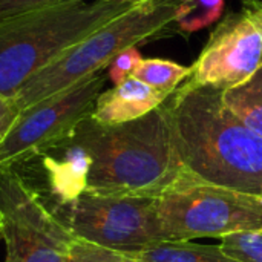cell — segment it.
<instances>
[{"instance_id":"cell-1","label":"cell","mask_w":262,"mask_h":262,"mask_svg":"<svg viewBox=\"0 0 262 262\" xmlns=\"http://www.w3.org/2000/svg\"><path fill=\"white\" fill-rule=\"evenodd\" d=\"M68 140L91 157L92 193L157 200L186 170L164 103L123 124H100L88 117Z\"/></svg>"},{"instance_id":"cell-2","label":"cell","mask_w":262,"mask_h":262,"mask_svg":"<svg viewBox=\"0 0 262 262\" xmlns=\"http://www.w3.org/2000/svg\"><path fill=\"white\" fill-rule=\"evenodd\" d=\"M180 158L210 184L262 196V137L249 129L212 88H178L166 101Z\"/></svg>"},{"instance_id":"cell-3","label":"cell","mask_w":262,"mask_h":262,"mask_svg":"<svg viewBox=\"0 0 262 262\" xmlns=\"http://www.w3.org/2000/svg\"><path fill=\"white\" fill-rule=\"evenodd\" d=\"M144 0H72L0 20V94L20 88L89 34Z\"/></svg>"},{"instance_id":"cell-4","label":"cell","mask_w":262,"mask_h":262,"mask_svg":"<svg viewBox=\"0 0 262 262\" xmlns=\"http://www.w3.org/2000/svg\"><path fill=\"white\" fill-rule=\"evenodd\" d=\"M178 0H144L112 18L31 77L15 94L18 112L107 69L124 49L146 43L175 26Z\"/></svg>"},{"instance_id":"cell-5","label":"cell","mask_w":262,"mask_h":262,"mask_svg":"<svg viewBox=\"0 0 262 262\" xmlns=\"http://www.w3.org/2000/svg\"><path fill=\"white\" fill-rule=\"evenodd\" d=\"M164 241L223 238L262 229V196L210 184L184 170L157 198Z\"/></svg>"},{"instance_id":"cell-6","label":"cell","mask_w":262,"mask_h":262,"mask_svg":"<svg viewBox=\"0 0 262 262\" xmlns=\"http://www.w3.org/2000/svg\"><path fill=\"white\" fill-rule=\"evenodd\" d=\"M0 227L5 262H69L74 233L14 169L0 172Z\"/></svg>"},{"instance_id":"cell-7","label":"cell","mask_w":262,"mask_h":262,"mask_svg":"<svg viewBox=\"0 0 262 262\" xmlns=\"http://www.w3.org/2000/svg\"><path fill=\"white\" fill-rule=\"evenodd\" d=\"M106 71L52 95L18 114L0 141V172L21 166L68 140L91 117L103 92Z\"/></svg>"},{"instance_id":"cell-8","label":"cell","mask_w":262,"mask_h":262,"mask_svg":"<svg viewBox=\"0 0 262 262\" xmlns=\"http://www.w3.org/2000/svg\"><path fill=\"white\" fill-rule=\"evenodd\" d=\"M261 64L262 0H243L212 29L181 88L224 92L247 81Z\"/></svg>"},{"instance_id":"cell-9","label":"cell","mask_w":262,"mask_h":262,"mask_svg":"<svg viewBox=\"0 0 262 262\" xmlns=\"http://www.w3.org/2000/svg\"><path fill=\"white\" fill-rule=\"evenodd\" d=\"M60 210L75 238L120 253L138 252L164 241L154 198L84 192Z\"/></svg>"},{"instance_id":"cell-10","label":"cell","mask_w":262,"mask_h":262,"mask_svg":"<svg viewBox=\"0 0 262 262\" xmlns=\"http://www.w3.org/2000/svg\"><path fill=\"white\" fill-rule=\"evenodd\" d=\"M38 158H41L48 187L60 207L75 203L88 192L91 157L81 146L64 140Z\"/></svg>"},{"instance_id":"cell-11","label":"cell","mask_w":262,"mask_h":262,"mask_svg":"<svg viewBox=\"0 0 262 262\" xmlns=\"http://www.w3.org/2000/svg\"><path fill=\"white\" fill-rule=\"evenodd\" d=\"M167 98L132 75L98 95L91 118L100 124L129 123L158 109Z\"/></svg>"},{"instance_id":"cell-12","label":"cell","mask_w":262,"mask_h":262,"mask_svg":"<svg viewBox=\"0 0 262 262\" xmlns=\"http://www.w3.org/2000/svg\"><path fill=\"white\" fill-rule=\"evenodd\" d=\"M124 255L134 262H241L229 256L220 246L190 241H163Z\"/></svg>"},{"instance_id":"cell-13","label":"cell","mask_w":262,"mask_h":262,"mask_svg":"<svg viewBox=\"0 0 262 262\" xmlns=\"http://www.w3.org/2000/svg\"><path fill=\"white\" fill-rule=\"evenodd\" d=\"M223 101L249 129L262 137V64L247 81L224 91Z\"/></svg>"},{"instance_id":"cell-14","label":"cell","mask_w":262,"mask_h":262,"mask_svg":"<svg viewBox=\"0 0 262 262\" xmlns=\"http://www.w3.org/2000/svg\"><path fill=\"white\" fill-rule=\"evenodd\" d=\"M190 75V66H183L163 58H143L134 77L152 89L170 97Z\"/></svg>"},{"instance_id":"cell-15","label":"cell","mask_w":262,"mask_h":262,"mask_svg":"<svg viewBox=\"0 0 262 262\" xmlns=\"http://www.w3.org/2000/svg\"><path fill=\"white\" fill-rule=\"evenodd\" d=\"M226 0H178L175 26L184 34L204 29L220 20Z\"/></svg>"},{"instance_id":"cell-16","label":"cell","mask_w":262,"mask_h":262,"mask_svg":"<svg viewBox=\"0 0 262 262\" xmlns=\"http://www.w3.org/2000/svg\"><path fill=\"white\" fill-rule=\"evenodd\" d=\"M220 247L241 262H262V229L220 238Z\"/></svg>"},{"instance_id":"cell-17","label":"cell","mask_w":262,"mask_h":262,"mask_svg":"<svg viewBox=\"0 0 262 262\" xmlns=\"http://www.w3.org/2000/svg\"><path fill=\"white\" fill-rule=\"evenodd\" d=\"M69 262H132L124 253L75 238Z\"/></svg>"},{"instance_id":"cell-18","label":"cell","mask_w":262,"mask_h":262,"mask_svg":"<svg viewBox=\"0 0 262 262\" xmlns=\"http://www.w3.org/2000/svg\"><path fill=\"white\" fill-rule=\"evenodd\" d=\"M141 60H143V57H141L140 51L137 49V46L127 48V49L121 51L109 63V66L106 69V75L112 81V84H120L121 81H124L126 78L134 75L135 69L141 63Z\"/></svg>"},{"instance_id":"cell-19","label":"cell","mask_w":262,"mask_h":262,"mask_svg":"<svg viewBox=\"0 0 262 262\" xmlns=\"http://www.w3.org/2000/svg\"><path fill=\"white\" fill-rule=\"evenodd\" d=\"M72 0H0V20Z\"/></svg>"},{"instance_id":"cell-20","label":"cell","mask_w":262,"mask_h":262,"mask_svg":"<svg viewBox=\"0 0 262 262\" xmlns=\"http://www.w3.org/2000/svg\"><path fill=\"white\" fill-rule=\"evenodd\" d=\"M18 114L20 112L17 111L14 100H9L0 94V130L8 132Z\"/></svg>"},{"instance_id":"cell-21","label":"cell","mask_w":262,"mask_h":262,"mask_svg":"<svg viewBox=\"0 0 262 262\" xmlns=\"http://www.w3.org/2000/svg\"><path fill=\"white\" fill-rule=\"evenodd\" d=\"M6 135V132H3V130H0V141L3 140V137Z\"/></svg>"},{"instance_id":"cell-22","label":"cell","mask_w":262,"mask_h":262,"mask_svg":"<svg viewBox=\"0 0 262 262\" xmlns=\"http://www.w3.org/2000/svg\"><path fill=\"white\" fill-rule=\"evenodd\" d=\"M104 2H127V0H104Z\"/></svg>"},{"instance_id":"cell-23","label":"cell","mask_w":262,"mask_h":262,"mask_svg":"<svg viewBox=\"0 0 262 262\" xmlns=\"http://www.w3.org/2000/svg\"><path fill=\"white\" fill-rule=\"evenodd\" d=\"M0 239H2V227H0Z\"/></svg>"},{"instance_id":"cell-24","label":"cell","mask_w":262,"mask_h":262,"mask_svg":"<svg viewBox=\"0 0 262 262\" xmlns=\"http://www.w3.org/2000/svg\"><path fill=\"white\" fill-rule=\"evenodd\" d=\"M132 262H134V261H132Z\"/></svg>"}]
</instances>
